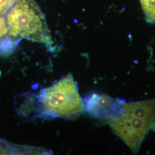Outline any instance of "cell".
<instances>
[{
	"instance_id": "cell-3",
	"label": "cell",
	"mask_w": 155,
	"mask_h": 155,
	"mask_svg": "<svg viewBox=\"0 0 155 155\" xmlns=\"http://www.w3.org/2000/svg\"><path fill=\"white\" fill-rule=\"evenodd\" d=\"M8 36L18 43L22 39L53 50L54 42L43 13L35 0H18L5 15Z\"/></svg>"
},
{
	"instance_id": "cell-1",
	"label": "cell",
	"mask_w": 155,
	"mask_h": 155,
	"mask_svg": "<svg viewBox=\"0 0 155 155\" xmlns=\"http://www.w3.org/2000/svg\"><path fill=\"white\" fill-rule=\"evenodd\" d=\"M35 102L34 116L73 120L85 110L84 104L71 74H68L30 98Z\"/></svg>"
},
{
	"instance_id": "cell-6",
	"label": "cell",
	"mask_w": 155,
	"mask_h": 155,
	"mask_svg": "<svg viewBox=\"0 0 155 155\" xmlns=\"http://www.w3.org/2000/svg\"><path fill=\"white\" fill-rule=\"evenodd\" d=\"M147 21L155 24V0H140Z\"/></svg>"
},
{
	"instance_id": "cell-5",
	"label": "cell",
	"mask_w": 155,
	"mask_h": 155,
	"mask_svg": "<svg viewBox=\"0 0 155 155\" xmlns=\"http://www.w3.org/2000/svg\"><path fill=\"white\" fill-rule=\"evenodd\" d=\"M48 155L49 151L43 148L21 145L0 140V155Z\"/></svg>"
},
{
	"instance_id": "cell-7",
	"label": "cell",
	"mask_w": 155,
	"mask_h": 155,
	"mask_svg": "<svg viewBox=\"0 0 155 155\" xmlns=\"http://www.w3.org/2000/svg\"><path fill=\"white\" fill-rule=\"evenodd\" d=\"M9 39L5 16H0V45Z\"/></svg>"
},
{
	"instance_id": "cell-2",
	"label": "cell",
	"mask_w": 155,
	"mask_h": 155,
	"mask_svg": "<svg viewBox=\"0 0 155 155\" xmlns=\"http://www.w3.org/2000/svg\"><path fill=\"white\" fill-rule=\"evenodd\" d=\"M109 124L113 132L137 153L146 135L155 128V98L124 102L118 114Z\"/></svg>"
},
{
	"instance_id": "cell-8",
	"label": "cell",
	"mask_w": 155,
	"mask_h": 155,
	"mask_svg": "<svg viewBox=\"0 0 155 155\" xmlns=\"http://www.w3.org/2000/svg\"><path fill=\"white\" fill-rule=\"evenodd\" d=\"M18 0H0V16H5Z\"/></svg>"
},
{
	"instance_id": "cell-4",
	"label": "cell",
	"mask_w": 155,
	"mask_h": 155,
	"mask_svg": "<svg viewBox=\"0 0 155 155\" xmlns=\"http://www.w3.org/2000/svg\"><path fill=\"white\" fill-rule=\"evenodd\" d=\"M124 101L105 94H93L84 99L85 110L90 116L109 123L118 114Z\"/></svg>"
}]
</instances>
